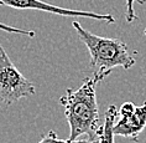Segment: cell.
I'll return each instance as SVG.
<instances>
[{"mask_svg":"<svg viewBox=\"0 0 146 143\" xmlns=\"http://www.w3.org/2000/svg\"><path fill=\"white\" fill-rule=\"evenodd\" d=\"M0 5L19 10H40V11H46L66 17H89V19L105 21L108 24L115 23V17L110 14H97L93 11H82V10L61 8L57 5L47 4L41 0H0Z\"/></svg>","mask_w":146,"mask_h":143,"instance_id":"cell-5","label":"cell"},{"mask_svg":"<svg viewBox=\"0 0 146 143\" xmlns=\"http://www.w3.org/2000/svg\"><path fill=\"white\" fill-rule=\"evenodd\" d=\"M146 127V102L135 106L133 102H125L119 108L113 133L115 137H124L136 141L139 134Z\"/></svg>","mask_w":146,"mask_h":143,"instance_id":"cell-4","label":"cell"},{"mask_svg":"<svg viewBox=\"0 0 146 143\" xmlns=\"http://www.w3.org/2000/svg\"><path fill=\"white\" fill-rule=\"evenodd\" d=\"M119 116V111L115 105H110L104 113L103 121V132L99 137V143H115V136L113 133V127L116 118Z\"/></svg>","mask_w":146,"mask_h":143,"instance_id":"cell-6","label":"cell"},{"mask_svg":"<svg viewBox=\"0 0 146 143\" xmlns=\"http://www.w3.org/2000/svg\"><path fill=\"white\" fill-rule=\"evenodd\" d=\"M136 1H137V3H140V4H145L146 0H136Z\"/></svg>","mask_w":146,"mask_h":143,"instance_id":"cell-10","label":"cell"},{"mask_svg":"<svg viewBox=\"0 0 146 143\" xmlns=\"http://www.w3.org/2000/svg\"><path fill=\"white\" fill-rule=\"evenodd\" d=\"M37 143H99V139L92 141V139H78V141H71V139H61L56 134V132L48 131L43 134Z\"/></svg>","mask_w":146,"mask_h":143,"instance_id":"cell-7","label":"cell"},{"mask_svg":"<svg viewBox=\"0 0 146 143\" xmlns=\"http://www.w3.org/2000/svg\"><path fill=\"white\" fill-rule=\"evenodd\" d=\"M0 30L10 32V34H17V35H24L26 38H35V31L32 30H26V29H20V28H14V26H9L6 24L0 23Z\"/></svg>","mask_w":146,"mask_h":143,"instance_id":"cell-8","label":"cell"},{"mask_svg":"<svg viewBox=\"0 0 146 143\" xmlns=\"http://www.w3.org/2000/svg\"><path fill=\"white\" fill-rule=\"evenodd\" d=\"M72 26L89 51L92 67L111 71L115 67L129 70L135 65V57L130 54L127 45L120 39L98 36L86 30L78 21H73Z\"/></svg>","mask_w":146,"mask_h":143,"instance_id":"cell-2","label":"cell"},{"mask_svg":"<svg viewBox=\"0 0 146 143\" xmlns=\"http://www.w3.org/2000/svg\"><path fill=\"white\" fill-rule=\"evenodd\" d=\"M110 72V70H98L90 77L84 79L77 90L68 89L60 98L71 131L68 139L78 141L82 136H88L92 141L99 139L103 132V123H100L96 89Z\"/></svg>","mask_w":146,"mask_h":143,"instance_id":"cell-1","label":"cell"},{"mask_svg":"<svg viewBox=\"0 0 146 143\" xmlns=\"http://www.w3.org/2000/svg\"><path fill=\"white\" fill-rule=\"evenodd\" d=\"M144 34L146 35V28H145V30H144Z\"/></svg>","mask_w":146,"mask_h":143,"instance_id":"cell-11","label":"cell"},{"mask_svg":"<svg viewBox=\"0 0 146 143\" xmlns=\"http://www.w3.org/2000/svg\"><path fill=\"white\" fill-rule=\"evenodd\" d=\"M35 92V85L17 70L0 44V102L10 106Z\"/></svg>","mask_w":146,"mask_h":143,"instance_id":"cell-3","label":"cell"},{"mask_svg":"<svg viewBox=\"0 0 146 143\" xmlns=\"http://www.w3.org/2000/svg\"><path fill=\"white\" fill-rule=\"evenodd\" d=\"M136 0H126L125 4V20L126 23H133L136 19V14L134 10V3Z\"/></svg>","mask_w":146,"mask_h":143,"instance_id":"cell-9","label":"cell"}]
</instances>
